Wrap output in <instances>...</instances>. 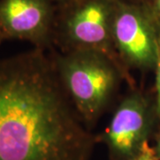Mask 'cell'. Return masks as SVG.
I'll return each instance as SVG.
<instances>
[{
  "instance_id": "cell-1",
  "label": "cell",
  "mask_w": 160,
  "mask_h": 160,
  "mask_svg": "<svg viewBox=\"0 0 160 160\" xmlns=\"http://www.w3.org/2000/svg\"><path fill=\"white\" fill-rule=\"evenodd\" d=\"M98 142L45 49L0 60V160H90Z\"/></svg>"
},
{
  "instance_id": "cell-3",
  "label": "cell",
  "mask_w": 160,
  "mask_h": 160,
  "mask_svg": "<svg viewBox=\"0 0 160 160\" xmlns=\"http://www.w3.org/2000/svg\"><path fill=\"white\" fill-rule=\"evenodd\" d=\"M118 3L116 0H78L76 2L62 22V38L69 48L67 51L101 52L120 63L115 52L112 38Z\"/></svg>"
},
{
  "instance_id": "cell-4",
  "label": "cell",
  "mask_w": 160,
  "mask_h": 160,
  "mask_svg": "<svg viewBox=\"0 0 160 160\" xmlns=\"http://www.w3.org/2000/svg\"><path fill=\"white\" fill-rule=\"evenodd\" d=\"M149 102L142 93L132 92L122 100L109 126L98 142L105 144L109 160H134L149 144L151 129Z\"/></svg>"
},
{
  "instance_id": "cell-10",
  "label": "cell",
  "mask_w": 160,
  "mask_h": 160,
  "mask_svg": "<svg viewBox=\"0 0 160 160\" xmlns=\"http://www.w3.org/2000/svg\"><path fill=\"white\" fill-rule=\"evenodd\" d=\"M158 7L160 9V0H158Z\"/></svg>"
},
{
  "instance_id": "cell-11",
  "label": "cell",
  "mask_w": 160,
  "mask_h": 160,
  "mask_svg": "<svg viewBox=\"0 0 160 160\" xmlns=\"http://www.w3.org/2000/svg\"><path fill=\"white\" fill-rule=\"evenodd\" d=\"M3 38H2V36H1V34H0V44H1V42H2V41H3Z\"/></svg>"
},
{
  "instance_id": "cell-6",
  "label": "cell",
  "mask_w": 160,
  "mask_h": 160,
  "mask_svg": "<svg viewBox=\"0 0 160 160\" xmlns=\"http://www.w3.org/2000/svg\"><path fill=\"white\" fill-rule=\"evenodd\" d=\"M52 22L50 0H0L3 39L26 40L46 50L51 42Z\"/></svg>"
},
{
  "instance_id": "cell-5",
  "label": "cell",
  "mask_w": 160,
  "mask_h": 160,
  "mask_svg": "<svg viewBox=\"0 0 160 160\" xmlns=\"http://www.w3.org/2000/svg\"><path fill=\"white\" fill-rule=\"evenodd\" d=\"M113 46L123 67L144 69L158 62L159 49L152 25L136 6L118 3Z\"/></svg>"
},
{
  "instance_id": "cell-9",
  "label": "cell",
  "mask_w": 160,
  "mask_h": 160,
  "mask_svg": "<svg viewBox=\"0 0 160 160\" xmlns=\"http://www.w3.org/2000/svg\"><path fill=\"white\" fill-rule=\"evenodd\" d=\"M155 151V154L156 156L158 157V158L160 159V136L158 138V140H157V144H156V147H155L154 149Z\"/></svg>"
},
{
  "instance_id": "cell-7",
  "label": "cell",
  "mask_w": 160,
  "mask_h": 160,
  "mask_svg": "<svg viewBox=\"0 0 160 160\" xmlns=\"http://www.w3.org/2000/svg\"><path fill=\"white\" fill-rule=\"evenodd\" d=\"M134 160H158V158L155 154L154 149L150 148L149 144H147Z\"/></svg>"
},
{
  "instance_id": "cell-8",
  "label": "cell",
  "mask_w": 160,
  "mask_h": 160,
  "mask_svg": "<svg viewBox=\"0 0 160 160\" xmlns=\"http://www.w3.org/2000/svg\"><path fill=\"white\" fill-rule=\"evenodd\" d=\"M158 75H157V92H158V97H157V111L160 114V51L158 59Z\"/></svg>"
},
{
  "instance_id": "cell-2",
  "label": "cell",
  "mask_w": 160,
  "mask_h": 160,
  "mask_svg": "<svg viewBox=\"0 0 160 160\" xmlns=\"http://www.w3.org/2000/svg\"><path fill=\"white\" fill-rule=\"evenodd\" d=\"M54 61L75 109L90 129L118 90L123 66L108 54L92 50H69Z\"/></svg>"
}]
</instances>
